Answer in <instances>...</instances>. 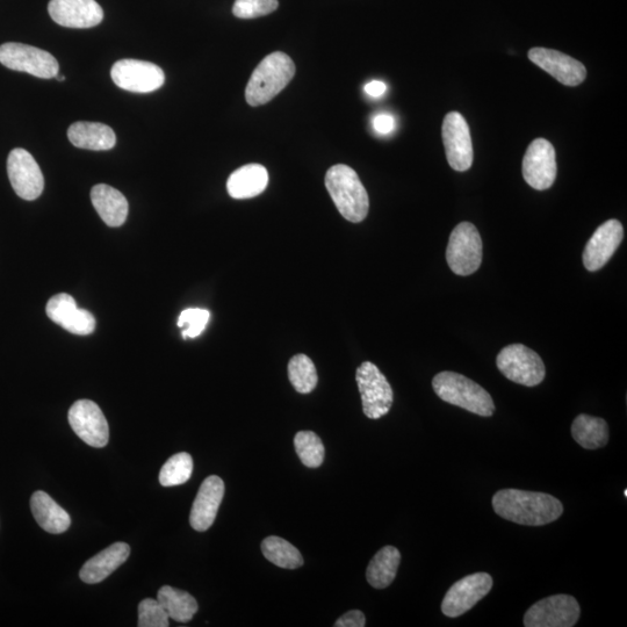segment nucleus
<instances>
[{
	"label": "nucleus",
	"mask_w": 627,
	"mask_h": 627,
	"mask_svg": "<svg viewBox=\"0 0 627 627\" xmlns=\"http://www.w3.org/2000/svg\"><path fill=\"white\" fill-rule=\"evenodd\" d=\"M574 441L583 449L596 450L603 448L609 442L608 423L600 417L579 415L572 425Z\"/></svg>",
	"instance_id": "26"
},
{
	"label": "nucleus",
	"mask_w": 627,
	"mask_h": 627,
	"mask_svg": "<svg viewBox=\"0 0 627 627\" xmlns=\"http://www.w3.org/2000/svg\"><path fill=\"white\" fill-rule=\"evenodd\" d=\"M278 0H236L233 13L236 18L255 19L268 16L278 9Z\"/></svg>",
	"instance_id": "33"
},
{
	"label": "nucleus",
	"mask_w": 627,
	"mask_h": 627,
	"mask_svg": "<svg viewBox=\"0 0 627 627\" xmlns=\"http://www.w3.org/2000/svg\"><path fill=\"white\" fill-rule=\"evenodd\" d=\"M57 81L64 82V81H66V77L59 76V77H57Z\"/></svg>",
	"instance_id": "40"
},
{
	"label": "nucleus",
	"mask_w": 627,
	"mask_h": 627,
	"mask_svg": "<svg viewBox=\"0 0 627 627\" xmlns=\"http://www.w3.org/2000/svg\"><path fill=\"white\" fill-rule=\"evenodd\" d=\"M446 261L457 276H471L482 262V240L477 227L470 222H461L452 230Z\"/></svg>",
	"instance_id": "6"
},
{
	"label": "nucleus",
	"mask_w": 627,
	"mask_h": 627,
	"mask_svg": "<svg viewBox=\"0 0 627 627\" xmlns=\"http://www.w3.org/2000/svg\"><path fill=\"white\" fill-rule=\"evenodd\" d=\"M193 459L189 453L180 452L165 463L160 472L163 487H174L185 484L192 477Z\"/></svg>",
	"instance_id": "30"
},
{
	"label": "nucleus",
	"mask_w": 627,
	"mask_h": 627,
	"mask_svg": "<svg viewBox=\"0 0 627 627\" xmlns=\"http://www.w3.org/2000/svg\"><path fill=\"white\" fill-rule=\"evenodd\" d=\"M366 618L362 611L352 610L337 619L335 627H364Z\"/></svg>",
	"instance_id": "37"
},
{
	"label": "nucleus",
	"mask_w": 627,
	"mask_h": 627,
	"mask_svg": "<svg viewBox=\"0 0 627 627\" xmlns=\"http://www.w3.org/2000/svg\"><path fill=\"white\" fill-rule=\"evenodd\" d=\"M169 616L160 602L146 598L139 604V627H168Z\"/></svg>",
	"instance_id": "34"
},
{
	"label": "nucleus",
	"mask_w": 627,
	"mask_h": 627,
	"mask_svg": "<svg viewBox=\"0 0 627 627\" xmlns=\"http://www.w3.org/2000/svg\"><path fill=\"white\" fill-rule=\"evenodd\" d=\"M523 177L532 189L544 191L556 182V149L545 139L533 141L523 158Z\"/></svg>",
	"instance_id": "14"
},
{
	"label": "nucleus",
	"mask_w": 627,
	"mask_h": 627,
	"mask_svg": "<svg viewBox=\"0 0 627 627\" xmlns=\"http://www.w3.org/2000/svg\"><path fill=\"white\" fill-rule=\"evenodd\" d=\"M356 380L362 395L363 412L371 420L387 415L393 406L391 385L376 365L365 362L358 367Z\"/></svg>",
	"instance_id": "7"
},
{
	"label": "nucleus",
	"mask_w": 627,
	"mask_h": 627,
	"mask_svg": "<svg viewBox=\"0 0 627 627\" xmlns=\"http://www.w3.org/2000/svg\"><path fill=\"white\" fill-rule=\"evenodd\" d=\"M131 554V546L126 543H115L85 562L79 572L81 580L89 585L103 582L114 571L127 561Z\"/></svg>",
	"instance_id": "20"
},
{
	"label": "nucleus",
	"mask_w": 627,
	"mask_h": 627,
	"mask_svg": "<svg viewBox=\"0 0 627 627\" xmlns=\"http://www.w3.org/2000/svg\"><path fill=\"white\" fill-rule=\"evenodd\" d=\"M401 562V553L394 546H385L371 560L366 571L367 582L373 588L385 589L392 585Z\"/></svg>",
	"instance_id": "25"
},
{
	"label": "nucleus",
	"mask_w": 627,
	"mask_h": 627,
	"mask_svg": "<svg viewBox=\"0 0 627 627\" xmlns=\"http://www.w3.org/2000/svg\"><path fill=\"white\" fill-rule=\"evenodd\" d=\"M7 174L14 192L21 199L33 201L38 199L45 189V178L39 164L27 150L17 148L7 158Z\"/></svg>",
	"instance_id": "13"
},
{
	"label": "nucleus",
	"mask_w": 627,
	"mask_h": 627,
	"mask_svg": "<svg viewBox=\"0 0 627 627\" xmlns=\"http://www.w3.org/2000/svg\"><path fill=\"white\" fill-rule=\"evenodd\" d=\"M581 609L578 601L569 595H554L533 604L526 611V627H572L578 623Z\"/></svg>",
	"instance_id": "9"
},
{
	"label": "nucleus",
	"mask_w": 627,
	"mask_h": 627,
	"mask_svg": "<svg viewBox=\"0 0 627 627\" xmlns=\"http://www.w3.org/2000/svg\"><path fill=\"white\" fill-rule=\"evenodd\" d=\"M496 365L504 377L526 387H535L545 379V365L538 353L523 344H511L501 350Z\"/></svg>",
	"instance_id": "5"
},
{
	"label": "nucleus",
	"mask_w": 627,
	"mask_h": 627,
	"mask_svg": "<svg viewBox=\"0 0 627 627\" xmlns=\"http://www.w3.org/2000/svg\"><path fill=\"white\" fill-rule=\"evenodd\" d=\"M624 239L621 222L611 219L596 229L583 251V265L590 272L604 268Z\"/></svg>",
	"instance_id": "16"
},
{
	"label": "nucleus",
	"mask_w": 627,
	"mask_h": 627,
	"mask_svg": "<svg viewBox=\"0 0 627 627\" xmlns=\"http://www.w3.org/2000/svg\"><path fill=\"white\" fill-rule=\"evenodd\" d=\"M288 378H290L295 391L301 394L312 393L317 386V381H319L316 367L312 359L306 355H297L290 360Z\"/></svg>",
	"instance_id": "29"
},
{
	"label": "nucleus",
	"mask_w": 627,
	"mask_h": 627,
	"mask_svg": "<svg viewBox=\"0 0 627 627\" xmlns=\"http://www.w3.org/2000/svg\"><path fill=\"white\" fill-rule=\"evenodd\" d=\"M31 509L35 521L43 530L53 535H60L70 528V515L42 490L32 495Z\"/></svg>",
	"instance_id": "24"
},
{
	"label": "nucleus",
	"mask_w": 627,
	"mask_h": 627,
	"mask_svg": "<svg viewBox=\"0 0 627 627\" xmlns=\"http://www.w3.org/2000/svg\"><path fill=\"white\" fill-rule=\"evenodd\" d=\"M77 308L76 301L71 295L61 293L48 301L46 312L50 320L62 326Z\"/></svg>",
	"instance_id": "35"
},
{
	"label": "nucleus",
	"mask_w": 627,
	"mask_h": 627,
	"mask_svg": "<svg viewBox=\"0 0 627 627\" xmlns=\"http://www.w3.org/2000/svg\"><path fill=\"white\" fill-rule=\"evenodd\" d=\"M269 185V172L261 164H248L228 178L227 190L234 199H251L262 194Z\"/></svg>",
	"instance_id": "22"
},
{
	"label": "nucleus",
	"mask_w": 627,
	"mask_h": 627,
	"mask_svg": "<svg viewBox=\"0 0 627 627\" xmlns=\"http://www.w3.org/2000/svg\"><path fill=\"white\" fill-rule=\"evenodd\" d=\"M111 77L120 89L135 93H150L165 83L164 71L154 63L139 60H121L114 63Z\"/></svg>",
	"instance_id": "10"
},
{
	"label": "nucleus",
	"mask_w": 627,
	"mask_h": 627,
	"mask_svg": "<svg viewBox=\"0 0 627 627\" xmlns=\"http://www.w3.org/2000/svg\"><path fill=\"white\" fill-rule=\"evenodd\" d=\"M438 398L475 415L490 417L495 413L492 396L473 380L456 372H441L432 380Z\"/></svg>",
	"instance_id": "4"
},
{
	"label": "nucleus",
	"mask_w": 627,
	"mask_h": 627,
	"mask_svg": "<svg viewBox=\"0 0 627 627\" xmlns=\"http://www.w3.org/2000/svg\"><path fill=\"white\" fill-rule=\"evenodd\" d=\"M326 187L344 219L353 223L366 219L370 209L369 194L355 170L344 164L334 165L327 172Z\"/></svg>",
	"instance_id": "2"
},
{
	"label": "nucleus",
	"mask_w": 627,
	"mask_h": 627,
	"mask_svg": "<svg viewBox=\"0 0 627 627\" xmlns=\"http://www.w3.org/2000/svg\"><path fill=\"white\" fill-rule=\"evenodd\" d=\"M72 430L92 448H104L110 441V428L102 409L91 400H79L69 410Z\"/></svg>",
	"instance_id": "11"
},
{
	"label": "nucleus",
	"mask_w": 627,
	"mask_h": 627,
	"mask_svg": "<svg viewBox=\"0 0 627 627\" xmlns=\"http://www.w3.org/2000/svg\"><path fill=\"white\" fill-rule=\"evenodd\" d=\"M442 133L450 167L458 172L470 169L473 163V144L470 126L463 115L458 112L446 115Z\"/></svg>",
	"instance_id": "15"
},
{
	"label": "nucleus",
	"mask_w": 627,
	"mask_h": 627,
	"mask_svg": "<svg viewBox=\"0 0 627 627\" xmlns=\"http://www.w3.org/2000/svg\"><path fill=\"white\" fill-rule=\"evenodd\" d=\"M68 139L79 149L95 151L111 150L117 143L113 129L98 122H76L68 129Z\"/></svg>",
	"instance_id": "23"
},
{
	"label": "nucleus",
	"mask_w": 627,
	"mask_h": 627,
	"mask_svg": "<svg viewBox=\"0 0 627 627\" xmlns=\"http://www.w3.org/2000/svg\"><path fill=\"white\" fill-rule=\"evenodd\" d=\"M373 128L378 134L387 135L393 132L395 120L392 115L379 114L373 119Z\"/></svg>",
	"instance_id": "38"
},
{
	"label": "nucleus",
	"mask_w": 627,
	"mask_h": 627,
	"mask_svg": "<svg viewBox=\"0 0 627 627\" xmlns=\"http://www.w3.org/2000/svg\"><path fill=\"white\" fill-rule=\"evenodd\" d=\"M0 63L14 71L50 79L59 75L60 66L52 54L23 43L9 42L0 46Z\"/></svg>",
	"instance_id": "8"
},
{
	"label": "nucleus",
	"mask_w": 627,
	"mask_h": 627,
	"mask_svg": "<svg viewBox=\"0 0 627 627\" xmlns=\"http://www.w3.org/2000/svg\"><path fill=\"white\" fill-rule=\"evenodd\" d=\"M225 496V482L216 475L208 477L200 486L193 502L190 524L199 532L207 531L215 522L221 502Z\"/></svg>",
	"instance_id": "19"
},
{
	"label": "nucleus",
	"mask_w": 627,
	"mask_h": 627,
	"mask_svg": "<svg viewBox=\"0 0 627 627\" xmlns=\"http://www.w3.org/2000/svg\"><path fill=\"white\" fill-rule=\"evenodd\" d=\"M209 319H211V313L206 309H186L179 316L178 327L183 329L184 338H196L206 329Z\"/></svg>",
	"instance_id": "32"
},
{
	"label": "nucleus",
	"mask_w": 627,
	"mask_h": 627,
	"mask_svg": "<svg viewBox=\"0 0 627 627\" xmlns=\"http://www.w3.org/2000/svg\"><path fill=\"white\" fill-rule=\"evenodd\" d=\"M96 319L90 312L85 309L77 308L69 319L62 324V328L71 334L86 336L90 335L96 329Z\"/></svg>",
	"instance_id": "36"
},
{
	"label": "nucleus",
	"mask_w": 627,
	"mask_h": 627,
	"mask_svg": "<svg viewBox=\"0 0 627 627\" xmlns=\"http://www.w3.org/2000/svg\"><path fill=\"white\" fill-rule=\"evenodd\" d=\"M48 12L56 24L68 28H92L102 23L104 11L96 0H50Z\"/></svg>",
	"instance_id": "17"
},
{
	"label": "nucleus",
	"mask_w": 627,
	"mask_h": 627,
	"mask_svg": "<svg viewBox=\"0 0 627 627\" xmlns=\"http://www.w3.org/2000/svg\"><path fill=\"white\" fill-rule=\"evenodd\" d=\"M262 552L266 559L280 568L297 569L304 565V558L297 547L277 536L263 540Z\"/></svg>",
	"instance_id": "28"
},
{
	"label": "nucleus",
	"mask_w": 627,
	"mask_h": 627,
	"mask_svg": "<svg viewBox=\"0 0 627 627\" xmlns=\"http://www.w3.org/2000/svg\"><path fill=\"white\" fill-rule=\"evenodd\" d=\"M495 513L504 520L528 526H543L557 521L564 513L556 497L520 489H503L493 497Z\"/></svg>",
	"instance_id": "1"
},
{
	"label": "nucleus",
	"mask_w": 627,
	"mask_h": 627,
	"mask_svg": "<svg viewBox=\"0 0 627 627\" xmlns=\"http://www.w3.org/2000/svg\"><path fill=\"white\" fill-rule=\"evenodd\" d=\"M387 86L384 82L373 81L365 85V92L373 98H379L385 95Z\"/></svg>",
	"instance_id": "39"
},
{
	"label": "nucleus",
	"mask_w": 627,
	"mask_h": 627,
	"mask_svg": "<svg viewBox=\"0 0 627 627\" xmlns=\"http://www.w3.org/2000/svg\"><path fill=\"white\" fill-rule=\"evenodd\" d=\"M157 601L160 602L169 618L178 623H189L199 609L196 598L184 590L170 586H163L158 590Z\"/></svg>",
	"instance_id": "27"
},
{
	"label": "nucleus",
	"mask_w": 627,
	"mask_h": 627,
	"mask_svg": "<svg viewBox=\"0 0 627 627\" xmlns=\"http://www.w3.org/2000/svg\"><path fill=\"white\" fill-rule=\"evenodd\" d=\"M93 207L107 226L117 228L124 225L128 216V201L124 194L114 187L99 184L91 191Z\"/></svg>",
	"instance_id": "21"
},
{
	"label": "nucleus",
	"mask_w": 627,
	"mask_h": 627,
	"mask_svg": "<svg viewBox=\"0 0 627 627\" xmlns=\"http://www.w3.org/2000/svg\"><path fill=\"white\" fill-rule=\"evenodd\" d=\"M532 63L567 86H578L585 82L587 69L573 57L547 48H532L528 54Z\"/></svg>",
	"instance_id": "18"
},
{
	"label": "nucleus",
	"mask_w": 627,
	"mask_h": 627,
	"mask_svg": "<svg viewBox=\"0 0 627 627\" xmlns=\"http://www.w3.org/2000/svg\"><path fill=\"white\" fill-rule=\"evenodd\" d=\"M294 75L295 64L290 56L281 52L266 56L252 72L245 100L254 107L268 104L291 83Z\"/></svg>",
	"instance_id": "3"
},
{
	"label": "nucleus",
	"mask_w": 627,
	"mask_h": 627,
	"mask_svg": "<svg viewBox=\"0 0 627 627\" xmlns=\"http://www.w3.org/2000/svg\"><path fill=\"white\" fill-rule=\"evenodd\" d=\"M295 451L301 463L309 468H317L324 461V445L321 438L313 431H300L294 437Z\"/></svg>",
	"instance_id": "31"
},
{
	"label": "nucleus",
	"mask_w": 627,
	"mask_h": 627,
	"mask_svg": "<svg viewBox=\"0 0 627 627\" xmlns=\"http://www.w3.org/2000/svg\"><path fill=\"white\" fill-rule=\"evenodd\" d=\"M493 588V579L487 573H475L465 576L454 583L446 593L442 611L445 616L456 618L466 614L486 597Z\"/></svg>",
	"instance_id": "12"
},
{
	"label": "nucleus",
	"mask_w": 627,
	"mask_h": 627,
	"mask_svg": "<svg viewBox=\"0 0 627 627\" xmlns=\"http://www.w3.org/2000/svg\"><path fill=\"white\" fill-rule=\"evenodd\" d=\"M624 496H625V497L627 496V490H625V492H624Z\"/></svg>",
	"instance_id": "41"
}]
</instances>
